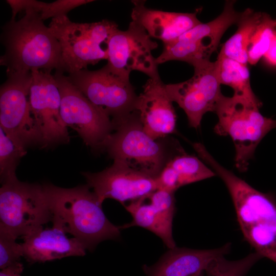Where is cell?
<instances>
[{
	"label": "cell",
	"mask_w": 276,
	"mask_h": 276,
	"mask_svg": "<svg viewBox=\"0 0 276 276\" xmlns=\"http://www.w3.org/2000/svg\"><path fill=\"white\" fill-rule=\"evenodd\" d=\"M155 181L157 189L175 192L181 187L176 172L168 163L155 178Z\"/></svg>",
	"instance_id": "f546056e"
},
{
	"label": "cell",
	"mask_w": 276,
	"mask_h": 276,
	"mask_svg": "<svg viewBox=\"0 0 276 276\" xmlns=\"http://www.w3.org/2000/svg\"><path fill=\"white\" fill-rule=\"evenodd\" d=\"M201 276H206V275H205V274H204L202 275H201Z\"/></svg>",
	"instance_id": "1f68e13d"
},
{
	"label": "cell",
	"mask_w": 276,
	"mask_h": 276,
	"mask_svg": "<svg viewBox=\"0 0 276 276\" xmlns=\"http://www.w3.org/2000/svg\"><path fill=\"white\" fill-rule=\"evenodd\" d=\"M227 243L214 249H195L185 247L169 249L154 264L143 266L146 276H201L215 259L229 252Z\"/></svg>",
	"instance_id": "e0dca14e"
},
{
	"label": "cell",
	"mask_w": 276,
	"mask_h": 276,
	"mask_svg": "<svg viewBox=\"0 0 276 276\" xmlns=\"http://www.w3.org/2000/svg\"><path fill=\"white\" fill-rule=\"evenodd\" d=\"M0 189V232L17 239L52 221L43 186L21 182L17 178Z\"/></svg>",
	"instance_id": "52a82bcc"
},
{
	"label": "cell",
	"mask_w": 276,
	"mask_h": 276,
	"mask_svg": "<svg viewBox=\"0 0 276 276\" xmlns=\"http://www.w3.org/2000/svg\"><path fill=\"white\" fill-rule=\"evenodd\" d=\"M89 0H58L47 3L35 0H27L26 10H33L40 14L42 20L66 15L73 9L91 3Z\"/></svg>",
	"instance_id": "4316f807"
},
{
	"label": "cell",
	"mask_w": 276,
	"mask_h": 276,
	"mask_svg": "<svg viewBox=\"0 0 276 276\" xmlns=\"http://www.w3.org/2000/svg\"><path fill=\"white\" fill-rule=\"evenodd\" d=\"M151 38L143 27L133 20L126 30L117 29L107 43V64L128 77L132 71H137L150 78H160L152 54L158 44Z\"/></svg>",
	"instance_id": "7c38bea8"
},
{
	"label": "cell",
	"mask_w": 276,
	"mask_h": 276,
	"mask_svg": "<svg viewBox=\"0 0 276 276\" xmlns=\"http://www.w3.org/2000/svg\"><path fill=\"white\" fill-rule=\"evenodd\" d=\"M168 163L176 172L181 187L216 175L202 160L195 156L187 153L181 147Z\"/></svg>",
	"instance_id": "603a6c76"
},
{
	"label": "cell",
	"mask_w": 276,
	"mask_h": 276,
	"mask_svg": "<svg viewBox=\"0 0 276 276\" xmlns=\"http://www.w3.org/2000/svg\"><path fill=\"white\" fill-rule=\"evenodd\" d=\"M48 27L60 44L64 71L68 74L107 60L108 42L118 29L115 22L107 19L77 23L67 15L52 18Z\"/></svg>",
	"instance_id": "8992f818"
},
{
	"label": "cell",
	"mask_w": 276,
	"mask_h": 276,
	"mask_svg": "<svg viewBox=\"0 0 276 276\" xmlns=\"http://www.w3.org/2000/svg\"><path fill=\"white\" fill-rule=\"evenodd\" d=\"M54 77L60 93L64 124L76 131L93 151H103L105 141L114 131L111 118L75 87L64 72L56 71Z\"/></svg>",
	"instance_id": "8fae6325"
},
{
	"label": "cell",
	"mask_w": 276,
	"mask_h": 276,
	"mask_svg": "<svg viewBox=\"0 0 276 276\" xmlns=\"http://www.w3.org/2000/svg\"><path fill=\"white\" fill-rule=\"evenodd\" d=\"M235 2L226 1L222 12L214 19L201 22L172 42L164 44L162 53L155 58L157 64L177 60L194 67L210 61L224 33L240 18L241 12L235 10Z\"/></svg>",
	"instance_id": "ba28073f"
},
{
	"label": "cell",
	"mask_w": 276,
	"mask_h": 276,
	"mask_svg": "<svg viewBox=\"0 0 276 276\" xmlns=\"http://www.w3.org/2000/svg\"><path fill=\"white\" fill-rule=\"evenodd\" d=\"M27 149L13 142L0 128L1 182L16 178V169L20 159L27 154Z\"/></svg>",
	"instance_id": "d4e9b609"
},
{
	"label": "cell",
	"mask_w": 276,
	"mask_h": 276,
	"mask_svg": "<svg viewBox=\"0 0 276 276\" xmlns=\"http://www.w3.org/2000/svg\"><path fill=\"white\" fill-rule=\"evenodd\" d=\"M0 88V128L15 144L39 146L42 139L31 113L29 99L32 72H8Z\"/></svg>",
	"instance_id": "9c48e42d"
},
{
	"label": "cell",
	"mask_w": 276,
	"mask_h": 276,
	"mask_svg": "<svg viewBox=\"0 0 276 276\" xmlns=\"http://www.w3.org/2000/svg\"><path fill=\"white\" fill-rule=\"evenodd\" d=\"M174 193L165 190L156 189L147 198L161 217L172 226L175 213Z\"/></svg>",
	"instance_id": "83f0119b"
},
{
	"label": "cell",
	"mask_w": 276,
	"mask_h": 276,
	"mask_svg": "<svg viewBox=\"0 0 276 276\" xmlns=\"http://www.w3.org/2000/svg\"><path fill=\"white\" fill-rule=\"evenodd\" d=\"M261 106L260 101L222 94L215 109L218 121L214 131L220 135L229 136L233 140L235 166L240 172L247 170L259 143L276 128V120L263 116L259 111Z\"/></svg>",
	"instance_id": "5b68a950"
},
{
	"label": "cell",
	"mask_w": 276,
	"mask_h": 276,
	"mask_svg": "<svg viewBox=\"0 0 276 276\" xmlns=\"http://www.w3.org/2000/svg\"><path fill=\"white\" fill-rule=\"evenodd\" d=\"M138 96L135 110L144 130L155 140L176 132L177 116L165 84L160 78H149Z\"/></svg>",
	"instance_id": "2e32d148"
},
{
	"label": "cell",
	"mask_w": 276,
	"mask_h": 276,
	"mask_svg": "<svg viewBox=\"0 0 276 276\" xmlns=\"http://www.w3.org/2000/svg\"><path fill=\"white\" fill-rule=\"evenodd\" d=\"M43 186L53 224L60 226L92 251L101 242L120 238V226L111 223L102 204L86 184L63 188Z\"/></svg>",
	"instance_id": "6da1fadb"
},
{
	"label": "cell",
	"mask_w": 276,
	"mask_h": 276,
	"mask_svg": "<svg viewBox=\"0 0 276 276\" xmlns=\"http://www.w3.org/2000/svg\"><path fill=\"white\" fill-rule=\"evenodd\" d=\"M11 235L0 232V268L1 270L20 263L23 257L21 243Z\"/></svg>",
	"instance_id": "f1b7e54d"
},
{
	"label": "cell",
	"mask_w": 276,
	"mask_h": 276,
	"mask_svg": "<svg viewBox=\"0 0 276 276\" xmlns=\"http://www.w3.org/2000/svg\"><path fill=\"white\" fill-rule=\"evenodd\" d=\"M262 258L256 251L235 261L225 256L214 260L205 271L206 276H245L252 267Z\"/></svg>",
	"instance_id": "484cf974"
},
{
	"label": "cell",
	"mask_w": 276,
	"mask_h": 276,
	"mask_svg": "<svg viewBox=\"0 0 276 276\" xmlns=\"http://www.w3.org/2000/svg\"><path fill=\"white\" fill-rule=\"evenodd\" d=\"M220 84L227 85L234 90V95L253 101H259L253 92L250 82V74L247 65L218 54L215 61Z\"/></svg>",
	"instance_id": "7402d4cb"
},
{
	"label": "cell",
	"mask_w": 276,
	"mask_h": 276,
	"mask_svg": "<svg viewBox=\"0 0 276 276\" xmlns=\"http://www.w3.org/2000/svg\"><path fill=\"white\" fill-rule=\"evenodd\" d=\"M67 76L70 81L111 121L136 110L138 96L129 77L115 72L107 64L96 71L84 69L69 73Z\"/></svg>",
	"instance_id": "30bf717a"
},
{
	"label": "cell",
	"mask_w": 276,
	"mask_h": 276,
	"mask_svg": "<svg viewBox=\"0 0 276 276\" xmlns=\"http://www.w3.org/2000/svg\"><path fill=\"white\" fill-rule=\"evenodd\" d=\"M59 226L42 227L22 237L23 257L29 262H45L70 256H83L85 248L74 237L68 238Z\"/></svg>",
	"instance_id": "ac0fdd59"
},
{
	"label": "cell",
	"mask_w": 276,
	"mask_h": 276,
	"mask_svg": "<svg viewBox=\"0 0 276 276\" xmlns=\"http://www.w3.org/2000/svg\"><path fill=\"white\" fill-rule=\"evenodd\" d=\"M31 72L29 103L42 136L41 148L67 144L69 133L61 119V96L54 75L39 70Z\"/></svg>",
	"instance_id": "5bb4252c"
},
{
	"label": "cell",
	"mask_w": 276,
	"mask_h": 276,
	"mask_svg": "<svg viewBox=\"0 0 276 276\" xmlns=\"http://www.w3.org/2000/svg\"><path fill=\"white\" fill-rule=\"evenodd\" d=\"M262 14L250 8L241 12L236 31L223 44L219 54L247 65L250 41Z\"/></svg>",
	"instance_id": "44dd1931"
},
{
	"label": "cell",
	"mask_w": 276,
	"mask_h": 276,
	"mask_svg": "<svg viewBox=\"0 0 276 276\" xmlns=\"http://www.w3.org/2000/svg\"><path fill=\"white\" fill-rule=\"evenodd\" d=\"M146 199H139L124 205L131 215L132 220L129 223L119 226L120 229L135 226L142 227L160 238L169 249L175 247L176 244L172 235V226L161 217L150 203H145Z\"/></svg>",
	"instance_id": "ffe728a7"
},
{
	"label": "cell",
	"mask_w": 276,
	"mask_h": 276,
	"mask_svg": "<svg viewBox=\"0 0 276 276\" xmlns=\"http://www.w3.org/2000/svg\"><path fill=\"white\" fill-rule=\"evenodd\" d=\"M194 68V75L190 79L166 84V88L172 101L185 111L189 126L197 129L205 113L214 112L222 94L215 61H210Z\"/></svg>",
	"instance_id": "4fadbf2b"
},
{
	"label": "cell",
	"mask_w": 276,
	"mask_h": 276,
	"mask_svg": "<svg viewBox=\"0 0 276 276\" xmlns=\"http://www.w3.org/2000/svg\"><path fill=\"white\" fill-rule=\"evenodd\" d=\"M275 31V19L264 12L251 38L248 49V63L256 64L268 51Z\"/></svg>",
	"instance_id": "cb8c5ba5"
},
{
	"label": "cell",
	"mask_w": 276,
	"mask_h": 276,
	"mask_svg": "<svg viewBox=\"0 0 276 276\" xmlns=\"http://www.w3.org/2000/svg\"><path fill=\"white\" fill-rule=\"evenodd\" d=\"M223 181L231 197L245 240L262 258L276 264V198L231 172Z\"/></svg>",
	"instance_id": "3957f363"
},
{
	"label": "cell",
	"mask_w": 276,
	"mask_h": 276,
	"mask_svg": "<svg viewBox=\"0 0 276 276\" xmlns=\"http://www.w3.org/2000/svg\"><path fill=\"white\" fill-rule=\"evenodd\" d=\"M114 131L107 139L104 151L113 160L156 178L181 147L166 138L155 140L144 130L136 110L112 121Z\"/></svg>",
	"instance_id": "277c9868"
},
{
	"label": "cell",
	"mask_w": 276,
	"mask_h": 276,
	"mask_svg": "<svg viewBox=\"0 0 276 276\" xmlns=\"http://www.w3.org/2000/svg\"><path fill=\"white\" fill-rule=\"evenodd\" d=\"M132 20L138 23L151 37L164 44L174 40L183 33L199 24L196 13L163 11L149 9L145 1H132Z\"/></svg>",
	"instance_id": "d6986e66"
},
{
	"label": "cell",
	"mask_w": 276,
	"mask_h": 276,
	"mask_svg": "<svg viewBox=\"0 0 276 276\" xmlns=\"http://www.w3.org/2000/svg\"><path fill=\"white\" fill-rule=\"evenodd\" d=\"M19 20H10L2 27L1 42L5 51L0 64L8 72L65 73L60 44L39 13L28 10Z\"/></svg>",
	"instance_id": "7a4b0ae2"
},
{
	"label": "cell",
	"mask_w": 276,
	"mask_h": 276,
	"mask_svg": "<svg viewBox=\"0 0 276 276\" xmlns=\"http://www.w3.org/2000/svg\"><path fill=\"white\" fill-rule=\"evenodd\" d=\"M23 269V265L20 263L17 265L1 270L0 276H21Z\"/></svg>",
	"instance_id": "4dcf8cb0"
},
{
	"label": "cell",
	"mask_w": 276,
	"mask_h": 276,
	"mask_svg": "<svg viewBox=\"0 0 276 276\" xmlns=\"http://www.w3.org/2000/svg\"><path fill=\"white\" fill-rule=\"evenodd\" d=\"M82 174L101 204L110 198L124 205L128 201L147 198L157 189L155 178L117 160L100 172Z\"/></svg>",
	"instance_id": "9a60e30c"
}]
</instances>
